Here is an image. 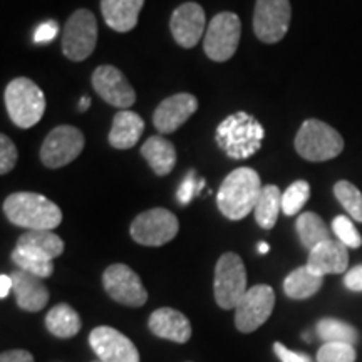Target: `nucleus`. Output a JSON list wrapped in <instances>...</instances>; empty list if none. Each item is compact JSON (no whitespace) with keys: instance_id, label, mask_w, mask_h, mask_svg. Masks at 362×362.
I'll use <instances>...</instances> for the list:
<instances>
[{"instance_id":"1","label":"nucleus","mask_w":362,"mask_h":362,"mask_svg":"<svg viewBox=\"0 0 362 362\" xmlns=\"http://www.w3.org/2000/svg\"><path fill=\"white\" fill-rule=\"evenodd\" d=\"M4 214L11 223L27 230H54L62 221L61 208L44 194L33 192H19L7 197Z\"/></svg>"},{"instance_id":"2","label":"nucleus","mask_w":362,"mask_h":362,"mask_svg":"<svg viewBox=\"0 0 362 362\" xmlns=\"http://www.w3.org/2000/svg\"><path fill=\"white\" fill-rule=\"evenodd\" d=\"M262 181L255 170L237 168L221 183L216 203L228 220H242L255 210L262 193Z\"/></svg>"},{"instance_id":"3","label":"nucleus","mask_w":362,"mask_h":362,"mask_svg":"<svg viewBox=\"0 0 362 362\" xmlns=\"http://www.w3.org/2000/svg\"><path fill=\"white\" fill-rule=\"evenodd\" d=\"M265 129L248 112H235L226 116L216 128V143L225 155L233 160H245L262 148Z\"/></svg>"},{"instance_id":"4","label":"nucleus","mask_w":362,"mask_h":362,"mask_svg":"<svg viewBox=\"0 0 362 362\" xmlns=\"http://www.w3.org/2000/svg\"><path fill=\"white\" fill-rule=\"evenodd\" d=\"M6 107L13 124L21 129H29L42 119L45 96L34 81L17 78L6 88Z\"/></svg>"},{"instance_id":"5","label":"nucleus","mask_w":362,"mask_h":362,"mask_svg":"<svg viewBox=\"0 0 362 362\" xmlns=\"http://www.w3.org/2000/svg\"><path fill=\"white\" fill-rule=\"evenodd\" d=\"M296 149L307 161H327L341 155L344 139L324 121L307 119L296 136Z\"/></svg>"},{"instance_id":"6","label":"nucleus","mask_w":362,"mask_h":362,"mask_svg":"<svg viewBox=\"0 0 362 362\" xmlns=\"http://www.w3.org/2000/svg\"><path fill=\"white\" fill-rule=\"evenodd\" d=\"M215 300L225 310L235 309L247 292V270L240 255L223 253L215 267Z\"/></svg>"},{"instance_id":"7","label":"nucleus","mask_w":362,"mask_h":362,"mask_svg":"<svg viewBox=\"0 0 362 362\" xmlns=\"http://www.w3.org/2000/svg\"><path fill=\"white\" fill-rule=\"evenodd\" d=\"M98 21L88 8H79L67 19L62 30V52L67 59L81 62L96 49Z\"/></svg>"},{"instance_id":"8","label":"nucleus","mask_w":362,"mask_h":362,"mask_svg":"<svg viewBox=\"0 0 362 362\" xmlns=\"http://www.w3.org/2000/svg\"><path fill=\"white\" fill-rule=\"evenodd\" d=\"M240 35H242V22L233 12H220L208 24L203 37L205 54L215 62H226L237 52Z\"/></svg>"},{"instance_id":"9","label":"nucleus","mask_w":362,"mask_h":362,"mask_svg":"<svg viewBox=\"0 0 362 362\" xmlns=\"http://www.w3.org/2000/svg\"><path fill=\"white\" fill-rule=\"evenodd\" d=\"M178 230L180 223L175 214H171L166 208H153L136 216L129 232L139 245L161 247L171 242Z\"/></svg>"},{"instance_id":"10","label":"nucleus","mask_w":362,"mask_h":362,"mask_svg":"<svg viewBox=\"0 0 362 362\" xmlns=\"http://www.w3.org/2000/svg\"><path fill=\"white\" fill-rule=\"evenodd\" d=\"M292 7L288 0H257L253 33L265 44H277L288 33Z\"/></svg>"},{"instance_id":"11","label":"nucleus","mask_w":362,"mask_h":362,"mask_svg":"<svg viewBox=\"0 0 362 362\" xmlns=\"http://www.w3.org/2000/svg\"><path fill=\"white\" fill-rule=\"evenodd\" d=\"M275 307V292L270 285H253L235 307V325L240 332L250 334L264 325Z\"/></svg>"},{"instance_id":"12","label":"nucleus","mask_w":362,"mask_h":362,"mask_svg":"<svg viewBox=\"0 0 362 362\" xmlns=\"http://www.w3.org/2000/svg\"><path fill=\"white\" fill-rule=\"evenodd\" d=\"M84 149V134L74 126H57L47 138L44 139L40 148V160L44 166L56 170L69 165L78 158Z\"/></svg>"},{"instance_id":"13","label":"nucleus","mask_w":362,"mask_h":362,"mask_svg":"<svg viewBox=\"0 0 362 362\" xmlns=\"http://www.w3.org/2000/svg\"><path fill=\"white\" fill-rule=\"evenodd\" d=\"M104 291L117 304L128 307H141L146 304L148 292L133 269L124 264H112L104 270Z\"/></svg>"},{"instance_id":"14","label":"nucleus","mask_w":362,"mask_h":362,"mask_svg":"<svg viewBox=\"0 0 362 362\" xmlns=\"http://www.w3.org/2000/svg\"><path fill=\"white\" fill-rule=\"evenodd\" d=\"M94 90L98 96L104 99L111 106L119 107L121 111L129 110L136 103V93L129 81L124 78V74L115 66H99L93 72Z\"/></svg>"},{"instance_id":"15","label":"nucleus","mask_w":362,"mask_h":362,"mask_svg":"<svg viewBox=\"0 0 362 362\" xmlns=\"http://www.w3.org/2000/svg\"><path fill=\"white\" fill-rule=\"evenodd\" d=\"M89 344L101 362H139V352L119 330L101 325L89 334Z\"/></svg>"},{"instance_id":"16","label":"nucleus","mask_w":362,"mask_h":362,"mask_svg":"<svg viewBox=\"0 0 362 362\" xmlns=\"http://www.w3.org/2000/svg\"><path fill=\"white\" fill-rule=\"evenodd\" d=\"M206 17L200 4L187 2L175 8L170 21L171 34L176 44L183 49H192L205 37Z\"/></svg>"},{"instance_id":"17","label":"nucleus","mask_w":362,"mask_h":362,"mask_svg":"<svg viewBox=\"0 0 362 362\" xmlns=\"http://www.w3.org/2000/svg\"><path fill=\"white\" fill-rule=\"evenodd\" d=\"M198 110V99L193 94L180 93L160 103L153 115V124L161 134L175 133Z\"/></svg>"},{"instance_id":"18","label":"nucleus","mask_w":362,"mask_h":362,"mask_svg":"<svg viewBox=\"0 0 362 362\" xmlns=\"http://www.w3.org/2000/svg\"><path fill=\"white\" fill-rule=\"evenodd\" d=\"M13 284V296H16L17 305L25 312L42 310L49 302V291L45 287L42 279L24 272L21 269L13 270L11 274Z\"/></svg>"},{"instance_id":"19","label":"nucleus","mask_w":362,"mask_h":362,"mask_svg":"<svg viewBox=\"0 0 362 362\" xmlns=\"http://www.w3.org/2000/svg\"><path fill=\"white\" fill-rule=\"evenodd\" d=\"M349 265V253L347 247L339 240H325L310 250L307 267L320 277L329 274H344Z\"/></svg>"},{"instance_id":"20","label":"nucleus","mask_w":362,"mask_h":362,"mask_svg":"<svg viewBox=\"0 0 362 362\" xmlns=\"http://www.w3.org/2000/svg\"><path fill=\"white\" fill-rule=\"evenodd\" d=\"M149 330L161 339L185 344L192 337V324L188 317L171 307H161L149 317Z\"/></svg>"},{"instance_id":"21","label":"nucleus","mask_w":362,"mask_h":362,"mask_svg":"<svg viewBox=\"0 0 362 362\" xmlns=\"http://www.w3.org/2000/svg\"><path fill=\"white\" fill-rule=\"evenodd\" d=\"M21 252L37 257L42 260H54L64 252V242L52 230H27L17 240Z\"/></svg>"},{"instance_id":"22","label":"nucleus","mask_w":362,"mask_h":362,"mask_svg":"<svg viewBox=\"0 0 362 362\" xmlns=\"http://www.w3.org/2000/svg\"><path fill=\"white\" fill-rule=\"evenodd\" d=\"M144 0H101L104 22L116 33H129L138 24Z\"/></svg>"},{"instance_id":"23","label":"nucleus","mask_w":362,"mask_h":362,"mask_svg":"<svg viewBox=\"0 0 362 362\" xmlns=\"http://www.w3.org/2000/svg\"><path fill=\"white\" fill-rule=\"evenodd\" d=\"M144 131L143 117L129 110L116 112L110 131V144L116 149H129L139 143Z\"/></svg>"},{"instance_id":"24","label":"nucleus","mask_w":362,"mask_h":362,"mask_svg":"<svg viewBox=\"0 0 362 362\" xmlns=\"http://www.w3.org/2000/svg\"><path fill=\"white\" fill-rule=\"evenodd\" d=\"M141 156L148 161L149 168L158 176H165L173 171L176 165V149L173 143L163 136H151L141 146Z\"/></svg>"},{"instance_id":"25","label":"nucleus","mask_w":362,"mask_h":362,"mask_svg":"<svg viewBox=\"0 0 362 362\" xmlns=\"http://www.w3.org/2000/svg\"><path fill=\"white\" fill-rule=\"evenodd\" d=\"M322 282L324 277L317 275L307 265L298 267L284 280V292L285 296L296 298V300H304V298L315 296L322 287Z\"/></svg>"},{"instance_id":"26","label":"nucleus","mask_w":362,"mask_h":362,"mask_svg":"<svg viewBox=\"0 0 362 362\" xmlns=\"http://www.w3.org/2000/svg\"><path fill=\"white\" fill-rule=\"evenodd\" d=\"M45 327L52 336L61 339L74 337L83 327L78 312L67 304H57L47 312L45 317Z\"/></svg>"},{"instance_id":"27","label":"nucleus","mask_w":362,"mask_h":362,"mask_svg":"<svg viewBox=\"0 0 362 362\" xmlns=\"http://www.w3.org/2000/svg\"><path fill=\"white\" fill-rule=\"evenodd\" d=\"M280 211H282V193L275 185H267L262 188L259 202L253 210L257 223L265 230L274 228Z\"/></svg>"},{"instance_id":"28","label":"nucleus","mask_w":362,"mask_h":362,"mask_svg":"<svg viewBox=\"0 0 362 362\" xmlns=\"http://www.w3.org/2000/svg\"><path fill=\"white\" fill-rule=\"evenodd\" d=\"M297 233L300 237L302 245L309 252L314 250L317 245H320L325 240H330L327 225L324 223V220L319 215L312 214V211H305V214L298 216Z\"/></svg>"},{"instance_id":"29","label":"nucleus","mask_w":362,"mask_h":362,"mask_svg":"<svg viewBox=\"0 0 362 362\" xmlns=\"http://www.w3.org/2000/svg\"><path fill=\"white\" fill-rule=\"evenodd\" d=\"M317 336L325 342H342L356 346L359 341V332L351 324L342 322L339 319H322L317 324Z\"/></svg>"},{"instance_id":"30","label":"nucleus","mask_w":362,"mask_h":362,"mask_svg":"<svg viewBox=\"0 0 362 362\" xmlns=\"http://www.w3.org/2000/svg\"><path fill=\"white\" fill-rule=\"evenodd\" d=\"M334 194L339 203L344 206V210L351 215V218L362 223V193L361 189L354 187L351 181H337L334 185Z\"/></svg>"},{"instance_id":"31","label":"nucleus","mask_w":362,"mask_h":362,"mask_svg":"<svg viewBox=\"0 0 362 362\" xmlns=\"http://www.w3.org/2000/svg\"><path fill=\"white\" fill-rule=\"evenodd\" d=\"M309 197L310 185L304 180L296 181L282 194V211L287 216L297 215L305 206V203L309 202Z\"/></svg>"},{"instance_id":"32","label":"nucleus","mask_w":362,"mask_h":362,"mask_svg":"<svg viewBox=\"0 0 362 362\" xmlns=\"http://www.w3.org/2000/svg\"><path fill=\"white\" fill-rule=\"evenodd\" d=\"M12 262L19 267L21 270L29 272V274H33L39 279L51 277L54 272V265L51 260L37 259V257H33L29 255V253L21 252L19 248H16V250L12 252Z\"/></svg>"},{"instance_id":"33","label":"nucleus","mask_w":362,"mask_h":362,"mask_svg":"<svg viewBox=\"0 0 362 362\" xmlns=\"http://www.w3.org/2000/svg\"><path fill=\"white\" fill-rule=\"evenodd\" d=\"M356 349L351 344L325 342L317 352V362H356Z\"/></svg>"},{"instance_id":"34","label":"nucleus","mask_w":362,"mask_h":362,"mask_svg":"<svg viewBox=\"0 0 362 362\" xmlns=\"http://www.w3.org/2000/svg\"><path fill=\"white\" fill-rule=\"evenodd\" d=\"M332 230L339 242H342L347 248H359L362 245V237L352 223L351 218L339 215L332 221Z\"/></svg>"},{"instance_id":"35","label":"nucleus","mask_w":362,"mask_h":362,"mask_svg":"<svg viewBox=\"0 0 362 362\" xmlns=\"http://www.w3.org/2000/svg\"><path fill=\"white\" fill-rule=\"evenodd\" d=\"M203 187H205V180L198 178L197 171L194 170H189L187 176H185V180L181 181L178 193H176L180 205H188V203L202 192Z\"/></svg>"},{"instance_id":"36","label":"nucleus","mask_w":362,"mask_h":362,"mask_svg":"<svg viewBox=\"0 0 362 362\" xmlns=\"http://www.w3.org/2000/svg\"><path fill=\"white\" fill-rule=\"evenodd\" d=\"M17 158H19V153H17V148L12 143V139L7 134L0 136V173L7 175L8 171H12L17 163Z\"/></svg>"},{"instance_id":"37","label":"nucleus","mask_w":362,"mask_h":362,"mask_svg":"<svg viewBox=\"0 0 362 362\" xmlns=\"http://www.w3.org/2000/svg\"><path fill=\"white\" fill-rule=\"evenodd\" d=\"M57 34H59V25L56 24V21H47L35 29L34 42L35 44H47V42H51V40L56 39Z\"/></svg>"},{"instance_id":"38","label":"nucleus","mask_w":362,"mask_h":362,"mask_svg":"<svg viewBox=\"0 0 362 362\" xmlns=\"http://www.w3.org/2000/svg\"><path fill=\"white\" fill-rule=\"evenodd\" d=\"M274 352L282 362H314L310 359V356L304 354V352L291 351L288 347H285L284 344L280 342L274 344Z\"/></svg>"},{"instance_id":"39","label":"nucleus","mask_w":362,"mask_h":362,"mask_svg":"<svg viewBox=\"0 0 362 362\" xmlns=\"http://www.w3.org/2000/svg\"><path fill=\"white\" fill-rule=\"evenodd\" d=\"M344 285L352 292H362V265H356L344 275Z\"/></svg>"},{"instance_id":"40","label":"nucleus","mask_w":362,"mask_h":362,"mask_svg":"<svg viewBox=\"0 0 362 362\" xmlns=\"http://www.w3.org/2000/svg\"><path fill=\"white\" fill-rule=\"evenodd\" d=\"M0 362H34V357L29 351H6L0 356Z\"/></svg>"},{"instance_id":"41","label":"nucleus","mask_w":362,"mask_h":362,"mask_svg":"<svg viewBox=\"0 0 362 362\" xmlns=\"http://www.w3.org/2000/svg\"><path fill=\"white\" fill-rule=\"evenodd\" d=\"M12 288H13V284H12L11 275H8V277L6 274L0 275V297L7 298L8 293L12 292Z\"/></svg>"},{"instance_id":"42","label":"nucleus","mask_w":362,"mask_h":362,"mask_svg":"<svg viewBox=\"0 0 362 362\" xmlns=\"http://www.w3.org/2000/svg\"><path fill=\"white\" fill-rule=\"evenodd\" d=\"M89 106H90V99L89 98H83V99H81V103H79V111L89 110Z\"/></svg>"},{"instance_id":"43","label":"nucleus","mask_w":362,"mask_h":362,"mask_svg":"<svg viewBox=\"0 0 362 362\" xmlns=\"http://www.w3.org/2000/svg\"><path fill=\"white\" fill-rule=\"evenodd\" d=\"M269 243H265V242H262V243H259V252L260 253H267L269 252Z\"/></svg>"},{"instance_id":"44","label":"nucleus","mask_w":362,"mask_h":362,"mask_svg":"<svg viewBox=\"0 0 362 362\" xmlns=\"http://www.w3.org/2000/svg\"><path fill=\"white\" fill-rule=\"evenodd\" d=\"M93 362H101V361H93Z\"/></svg>"}]
</instances>
